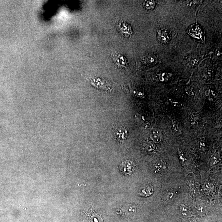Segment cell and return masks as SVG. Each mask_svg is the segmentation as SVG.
Wrapping results in <instances>:
<instances>
[{"label": "cell", "instance_id": "6", "mask_svg": "<svg viewBox=\"0 0 222 222\" xmlns=\"http://www.w3.org/2000/svg\"><path fill=\"white\" fill-rule=\"evenodd\" d=\"M150 136L154 143L160 144L161 142L160 132L156 128H153L151 131Z\"/></svg>", "mask_w": 222, "mask_h": 222}, {"label": "cell", "instance_id": "5", "mask_svg": "<svg viewBox=\"0 0 222 222\" xmlns=\"http://www.w3.org/2000/svg\"><path fill=\"white\" fill-rule=\"evenodd\" d=\"M158 41L163 43H167L170 41V37L167 31L158 30Z\"/></svg>", "mask_w": 222, "mask_h": 222}, {"label": "cell", "instance_id": "13", "mask_svg": "<svg viewBox=\"0 0 222 222\" xmlns=\"http://www.w3.org/2000/svg\"><path fill=\"white\" fill-rule=\"evenodd\" d=\"M158 62V59H157V57H155V56H150L149 57V62L150 63H151V64H155Z\"/></svg>", "mask_w": 222, "mask_h": 222}, {"label": "cell", "instance_id": "8", "mask_svg": "<svg viewBox=\"0 0 222 222\" xmlns=\"http://www.w3.org/2000/svg\"><path fill=\"white\" fill-rule=\"evenodd\" d=\"M172 129L174 133L176 134H181V127L179 123L176 121H172Z\"/></svg>", "mask_w": 222, "mask_h": 222}, {"label": "cell", "instance_id": "11", "mask_svg": "<svg viewBox=\"0 0 222 222\" xmlns=\"http://www.w3.org/2000/svg\"><path fill=\"white\" fill-rule=\"evenodd\" d=\"M189 65L191 66H193L198 63V59L194 56H191L189 59Z\"/></svg>", "mask_w": 222, "mask_h": 222}, {"label": "cell", "instance_id": "9", "mask_svg": "<svg viewBox=\"0 0 222 222\" xmlns=\"http://www.w3.org/2000/svg\"><path fill=\"white\" fill-rule=\"evenodd\" d=\"M145 7L147 10H152L155 6V2L154 1H145L144 3Z\"/></svg>", "mask_w": 222, "mask_h": 222}, {"label": "cell", "instance_id": "1", "mask_svg": "<svg viewBox=\"0 0 222 222\" xmlns=\"http://www.w3.org/2000/svg\"><path fill=\"white\" fill-rule=\"evenodd\" d=\"M113 132L115 139L120 143H124L128 135L127 129L122 126H115Z\"/></svg>", "mask_w": 222, "mask_h": 222}, {"label": "cell", "instance_id": "10", "mask_svg": "<svg viewBox=\"0 0 222 222\" xmlns=\"http://www.w3.org/2000/svg\"><path fill=\"white\" fill-rule=\"evenodd\" d=\"M146 147L148 151L151 152H154L156 150V146L153 142L151 141L148 142L146 146Z\"/></svg>", "mask_w": 222, "mask_h": 222}, {"label": "cell", "instance_id": "2", "mask_svg": "<svg viewBox=\"0 0 222 222\" xmlns=\"http://www.w3.org/2000/svg\"><path fill=\"white\" fill-rule=\"evenodd\" d=\"M134 167L133 162L130 161H126L122 163L121 165V170L125 174H131L133 172Z\"/></svg>", "mask_w": 222, "mask_h": 222}, {"label": "cell", "instance_id": "4", "mask_svg": "<svg viewBox=\"0 0 222 222\" xmlns=\"http://www.w3.org/2000/svg\"><path fill=\"white\" fill-rule=\"evenodd\" d=\"M188 33L193 37L202 40V33L201 32V29L198 25H193L191 26L188 31Z\"/></svg>", "mask_w": 222, "mask_h": 222}, {"label": "cell", "instance_id": "12", "mask_svg": "<svg viewBox=\"0 0 222 222\" xmlns=\"http://www.w3.org/2000/svg\"><path fill=\"white\" fill-rule=\"evenodd\" d=\"M123 31H124L123 32L127 34L128 35H131V34L132 33L131 29L129 25H127V24L123 26Z\"/></svg>", "mask_w": 222, "mask_h": 222}, {"label": "cell", "instance_id": "14", "mask_svg": "<svg viewBox=\"0 0 222 222\" xmlns=\"http://www.w3.org/2000/svg\"><path fill=\"white\" fill-rule=\"evenodd\" d=\"M156 168H157V170H162L163 169H165V165L162 162H159L156 165Z\"/></svg>", "mask_w": 222, "mask_h": 222}, {"label": "cell", "instance_id": "7", "mask_svg": "<svg viewBox=\"0 0 222 222\" xmlns=\"http://www.w3.org/2000/svg\"><path fill=\"white\" fill-rule=\"evenodd\" d=\"M200 120V117L198 112L193 111L190 116V121L192 125H195L198 124Z\"/></svg>", "mask_w": 222, "mask_h": 222}, {"label": "cell", "instance_id": "3", "mask_svg": "<svg viewBox=\"0 0 222 222\" xmlns=\"http://www.w3.org/2000/svg\"><path fill=\"white\" fill-rule=\"evenodd\" d=\"M153 187L151 185L146 184L141 186L139 191V194L142 196H149L153 193Z\"/></svg>", "mask_w": 222, "mask_h": 222}]
</instances>
